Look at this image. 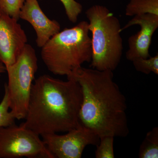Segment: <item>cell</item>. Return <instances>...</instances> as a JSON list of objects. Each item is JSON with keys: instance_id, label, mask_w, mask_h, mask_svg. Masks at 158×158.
<instances>
[{"instance_id": "obj_7", "label": "cell", "mask_w": 158, "mask_h": 158, "mask_svg": "<svg viewBox=\"0 0 158 158\" xmlns=\"http://www.w3.org/2000/svg\"><path fill=\"white\" fill-rule=\"evenodd\" d=\"M65 135L57 133L41 135L43 141L55 158H81L85 147L97 146L99 136L81 124Z\"/></svg>"}, {"instance_id": "obj_1", "label": "cell", "mask_w": 158, "mask_h": 158, "mask_svg": "<svg viewBox=\"0 0 158 158\" xmlns=\"http://www.w3.org/2000/svg\"><path fill=\"white\" fill-rule=\"evenodd\" d=\"M113 71L81 67L69 78L81 89L80 123L99 137H124L129 133L127 100L113 80Z\"/></svg>"}, {"instance_id": "obj_10", "label": "cell", "mask_w": 158, "mask_h": 158, "mask_svg": "<svg viewBox=\"0 0 158 158\" xmlns=\"http://www.w3.org/2000/svg\"><path fill=\"white\" fill-rule=\"evenodd\" d=\"M19 19L31 25L36 33V44L41 48L51 37L59 33L61 26L56 20L48 18L42 11L37 0H26L19 13Z\"/></svg>"}, {"instance_id": "obj_14", "label": "cell", "mask_w": 158, "mask_h": 158, "mask_svg": "<svg viewBox=\"0 0 158 158\" xmlns=\"http://www.w3.org/2000/svg\"><path fill=\"white\" fill-rule=\"evenodd\" d=\"M99 142L97 145L95 152L96 158H114V137L106 136L100 137Z\"/></svg>"}, {"instance_id": "obj_17", "label": "cell", "mask_w": 158, "mask_h": 158, "mask_svg": "<svg viewBox=\"0 0 158 158\" xmlns=\"http://www.w3.org/2000/svg\"><path fill=\"white\" fill-rule=\"evenodd\" d=\"M64 6L65 14L68 19L72 23H76L81 13L83 7L75 0H59Z\"/></svg>"}, {"instance_id": "obj_16", "label": "cell", "mask_w": 158, "mask_h": 158, "mask_svg": "<svg viewBox=\"0 0 158 158\" xmlns=\"http://www.w3.org/2000/svg\"><path fill=\"white\" fill-rule=\"evenodd\" d=\"M26 0H0V10L19 21V13Z\"/></svg>"}, {"instance_id": "obj_3", "label": "cell", "mask_w": 158, "mask_h": 158, "mask_svg": "<svg viewBox=\"0 0 158 158\" xmlns=\"http://www.w3.org/2000/svg\"><path fill=\"white\" fill-rule=\"evenodd\" d=\"M88 23L81 21L55 34L41 48V57L48 70L69 78L92 58Z\"/></svg>"}, {"instance_id": "obj_18", "label": "cell", "mask_w": 158, "mask_h": 158, "mask_svg": "<svg viewBox=\"0 0 158 158\" xmlns=\"http://www.w3.org/2000/svg\"><path fill=\"white\" fill-rule=\"evenodd\" d=\"M6 72V65L3 63L0 62V77L2 76V74L5 73Z\"/></svg>"}, {"instance_id": "obj_8", "label": "cell", "mask_w": 158, "mask_h": 158, "mask_svg": "<svg viewBox=\"0 0 158 158\" xmlns=\"http://www.w3.org/2000/svg\"><path fill=\"white\" fill-rule=\"evenodd\" d=\"M18 20L0 10V62L6 66L17 60L27 43Z\"/></svg>"}, {"instance_id": "obj_12", "label": "cell", "mask_w": 158, "mask_h": 158, "mask_svg": "<svg viewBox=\"0 0 158 158\" xmlns=\"http://www.w3.org/2000/svg\"><path fill=\"white\" fill-rule=\"evenodd\" d=\"M140 158H158V127L148 131L140 145L138 152Z\"/></svg>"}, {"instance_id": "obj_2", "label": "cell", "mask_w": 158, "mask_h": 158, "mask_svg": "<svg viewBox=\"0 0 158 158\" xmlns=\"http://www.w3.org/2000/svg\"><path fill=\"white\" fill-rule=\"evenodd\" d=\"M82 102L81 89L76 80L63 81L43 75L32 84L25 121L22 124L39 136L67 132L81 124Z\"/></svg>"}, {"instance_id": "obj_13", "label": "cell", "mask_w": 158, "mask_h": 158, "mask_svg": "<svg viewBox=\"0 0 158 158\" xmlns=\"http://www.w3.org/2000/svg\"><path fill=\"white\" fill-rule=\"evenodd\" d=\"M135 69L138 72L149 74L153 73L156 75H158V54L154 56L149 58H140L135 59L132 62Z\"/></svg>"}, {"instance_id": "obj_15", "label": "cell", "mask_w": 158, "mask_h": 158, "mask_svg": "<svg viewBox=\"0 0 158 158\" xmlns=\"http://www.w3.org/2000/svg\"><path fill=\"white\" fill-rule=\"evenodd\" d=\"M15 120V118L10 110L8 92L5 88L4 96L0 103V127L14 124Z\"/></svg>"}, {"instance_id": "obj_19", "label": "cell", "mask_w": 158, "mask_h": 158, "mask_svg": "<svg viewBox=\"0 0 158 158\" xmlns=\"http://www.w3.org/2000/svg\"><path fill=\"white\" fill-rule=\"evenodd\" d=\"M40 1H41V0H40Z\"/></svg>"}, {"instance_id": "obj_4", "label": "cell", "mask_w": 158, "mask_h": 158, "mask_svg": "<svg viewBox=\"0 0 158 158\" xmlns=\"http://www.w3.org/2000/svg\"><path fill=\"white\" fill-rule=\"evenodd\" d=\"M91 33L90 67L113 71L121 61L123 42L120 22L106 6L95 5L85 12Z\"/></svg>"}, {"instance_id": "obj_6", "label": "cell", "mask_w": 158, "mask_h": 158, "mask_svg": "<svg viewBox=\"0 0 158 158\" xmlns=\"http://www.w3.org/2000/svg\"><path fill=\"white\" fill-rule=\"evenodd\" d=\"M55 158L40 136L15 123L0 127V158Z\"/></svg>"}, {"instance_id": "obj_9", "label": "cell", "mask_w": 158, "mask_h": 158, "mask_svg": "<svg viewBox=\"0 0 158 158\" xmlns=\"http://www.w3.org/2000/svg\"><path fill=\"white\" fill-rule=\"evenodd\" d=\"M135 25H139L140 31L128 39V49L126 56L132 62L138 58L150 57L149 48L153 34L158 28V15L146 14L135 15L122 28V31Z\"/></svg>"}, {"instance_id": "obj_5", "label": "cell", "mask_w": 158, "mask_h": 158, "mask_svg": "<svg viewBox=\"0 0 158 158\" xmlns=\"http://www.w3.org/2000/svg\"><path fill=\"white\" fill-rule=\"evenodd\" d=\"M37 61L35 49L27 44L16 61L6 66L8 83L5 88L10 111L15 119H25L27 115L31 87L38 69Z\"/></svg>"}, {"instance_id": "obj_11", "label": "cell", "mask_w": 158, "mask_h": 158, "mask_svg": "<svg viewBox=\"0 0 158 158\" xmlns=\"http://www.w3.org/2000/svg\"><path fill=\"white\" fill-rule=\"evenodd\" d=\"M146 14L158 15V0H130L126 8V16Z\"/></svg>"}]
</instances>
